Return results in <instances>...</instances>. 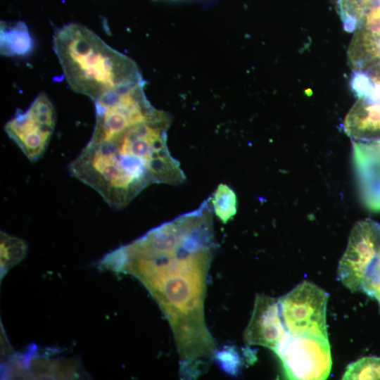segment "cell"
I'll use <instances>...</instances> for the list:
<instances>
[{
  "label": "cell",
  "instance_id": "ba28073f",
  "mask_svg": "<svg viewBox=\"0 0 380 380\" xmlns=\"http://www.w3.org/2000/svg\"><path fill=\"white\" fill-rule=\"evenodd\" d=\"M289 379H326L331 369L329 340L290 335L274 352Z\"/></svg>",
  "mask_w": 380,
  "mask_h": 380
},
{
  "label": "cell",
  "instance_id": "3957f363",
  "mask_svg": "<svg viewBox=\"0 0 380 380\" xmlns=\"http://www.w3.org/2000/svg\"><path fill=\"white\" fill-rule=\"evenodd\" d=\"M53 47L70 87L94 101L108 91L144 80L131 58L81 24L70 23L58 28Z\"/></svg>",
  "mask_w": 380,
  "mask_h": 380
},
{
  "label": "cell",
  "instance_id": "5bb4252c",
  "mask_svg": "<svg viewBox=\"0 0 380 380\" xmlns=\"http://www.w3.org/2000/svg\"><path fill=\"white\" fill-rule=\"evenodd\" d=\"M212 209L224 224L232 220L236 213L237 198L234 190L226 184H220L210 198Z\"/></svg>",
  "mask_w": 380,
  "mask_h": 380
},
{
  "label": "cell",
  "instance_id": "2e32d148",
  "mask_svg": "<svg viewBox=\"0 0 380 380\" xmlns=\"http://www.w3.org/2000/svg\"><path fill=\"white\" fill-rule=\"evenodd\" d=\"M342 379H380V357H363L349 364Z\"/></svg>",
  "mask_w": 380,
  "mask_h": 380
},
{
  "label": "cell",
  "instance_id": "ac0fdd59",
  "mask_svg": "<svg viewBox=\"0 0 380 380\" xmlns=\"http://www.w3.org/2000/svg\"><path fill=\"white\" fill-rule=\"evenodd\" d=\"M369 79L367 99L380 101V70L367 74Z\"/></svg>",
  "mask_w": 380,
  "mask_h": 380
},
{
  "label": "cell",
  "instance_id": "52a82bcc",
  "mask_svg": "<svg viewBox=\"0 0 380 380\" xmlns=\"http://www.w3.org/2000/svg\"><path fill=\"white\" fill-rule=\"evenodd\" d=\"M54 106L42 92L25 111L17 113L4 127V129L27 158L34 163L46 151L56 126Z\"/></svg>",
  "mask_w": 380,
  "mask_h": 380
},
{
  "label": "cell",
  "instance_id": "8992f818",
  "mask_svg": "<svg viewBox=\"0 0 380 380\" xmlns=\"http://www.w3.org/2000/svg\"><path fill=\"white\" fill-rule=\"evenodd\" d=\"M328 298L324 290L311 281H303L277 298L281 317L289 334L328 340Z\"/></svg>",
  "mask_w": 380,
  "mask_h": 380
},
{
  "label": "cell",
  "instance_id": "5b68a950",
  "mask_svg": "<svg viewBox=\"0 0 380 380\" xmlns=\"http://www.w3.org/2000/svg\"><path fill=\"white\" fill-rule=\"evenodd\" d=\"M144 80L108 91L94 102L96 122L89 143L103 141L134 125L158 117L144 92Z\"/></svg>",
  "mask_w": 380,
  "mask_h": 380
},
{
  "label": "cell",
  "instance_id": "d6986e66",
  "mask_svg": "<svg viewBox=\"0 0 380 380\" xmlns=\"http://www.w3.org/2000/svg\"><path fill=\"white\" fill-rule=\"evenodd\" d=\"M379 3H380V0H374V4H379ZM374 4H373V5H374Z\"/></svg>",
  "mask_w": 380,
  "mask_h": 380
},
{
  "label": "cell",
  "instance_id": "9a60e30c",
  "mask_svg": "<svg viewBox=\"0 0 380 380\" xmlns=\"http://www.w3.org/2000/svg\"><path fill=\"white\" fill-rule=\"evenodd\" d=\"M374 0H337L338 12L344 28L355 30Z\"/></svg>",
  "mask_w": 380,
  "mask_h": 380
},
{
  "label": "cell",
  "instance_id": "277c9868",
  "mask_svg": "<svg viewBox=\"0 0 380 380\" xmlns=\"http://www.w3.org/2000/svg\"><path fill=\"white\" fill-rule=\"evenodd\" d=\"M338 276L352 292L365 293L380 305V224L370 219L353 227L338 267Z\"/></svg>",
  "mask_w": 380,
  "mask_h": 380
},
{
  "label": "cell",
  "instance_id": "9c48e42d",
  "mask_svg": "<svg viewBox=\"0 0 380 380\" xmlns=\"http://www.w3.org/2000/svg\"><path fill=\"white\" fill-rule=\"evenodd\" d=\"M289 336L281 317L277 299L258 294L251 317L244 331L245 341L275 352Z\"/></svg>",
  "mask_w": 380,
  "mask_h": 380
},
{
  "label": "cell",
  "instance_id": "4fadbf2b",
  "mask_svg": "<svg viewBox=\"0 0 380 380\" xmlns=\"http://www.w3.org/2000/svg\"><path fill=\"white\" fill-rule=\"evenodd\" d=\"M1 277L26 255L27 246L22 239L1 232Z\"/></svg>",
  "mask_w": 380,
  "mask_h": 380
},
{
  "label": "cell",
  "instance_id": "8fae6325",
  "mask_svg": "<svg viewBox=\"0 0 380 380\" xmlns=\"http://www.w3.org/2000/svg\"><path fill=\"white\" fill-rule=\"evenodd\" d=\"M23 361L27 362L25 366L15 371L11 376L37 379H70L81 377L82 372L75 360L72 359H48L43 357H32L27 359L25 356Z\"/></svg>",
  "mask_w": 380,
  "mask_h": 380
},
{
  "label": "cell",
  "instance_id": "7a4b0ae2",
  "mask_svg": "<svg viewBox=\"0 0 380 380\" xmlns=\"http://www.w3.org/2000/svg\"><path fill=\"white\" fill-rule=\"evenodd\" d=\"M170 122L163 111L103 141L88 142L70 163L71 175L116 208L127 205L152 184L182 183L184 172L167 145Z\"/></svg>",
  "mask_w": 380,
  "mask_h": 380
},
{
  "label": "cell",
  "instance_id": "e0dca14e",
  "mask_svg": "<svg viewBox=\"0 0 380 380\" xmlns=\"http://www.w3.org/2000/svg\"><path fill=\"white\" fill-rule=\"evenodd\" d=\"M213 358L224 371L231 374H236L239 372L241 360L238 353L233 348L227 347L215 351Z\"/></svg>",
  "mask_w": 380,
  "mask_h": 380
},
{
  "label": "cell",
  "instance_id": "30bf717a",
  "mask_svg": "<svg viewBox=\"0 0 380 380\" xmlns=\"http://www.w3.org/2000/svg\"><path fill=\"white\" fill-rule=\"evenodd\" d=\"M353 141V163L365 206L380 212V139Z\"/></svg>",
  "mask_w": 380,
  "mask_h": 380
},
{
  "label": "cell",
  "instance_id": "7c38bea8",
  "mask_svg": "<svg viewBox=\"0 0 380 380\" xmlns=\"http://www.w3.org/2000/svg\"><path fill=\"white\" fill-rule=\"evenodd\" d=\"M34 42L24 22H1V53L24 56L33 49Z\"/></svg>",
  "mask_w": 380,
  "mask_h": 380
},
{
  "label": "cell",
  "instance_id": "6da1fadb",
  "mask_svg": "<svg viewBox=\"0 0 380 380\" xmlns=\"http://www.w3.org/2000/svg\"><path fill=\"white\" fill-rule=\"evenodd\" d=\"M210 199L108 253L104 269L138 279L172 329L184 376L201 374L216 346L204 318L206 279L215 248Z\"/></svg>",
  "mask_w": 380,
  "mask_h": 380
}]
</instances>
